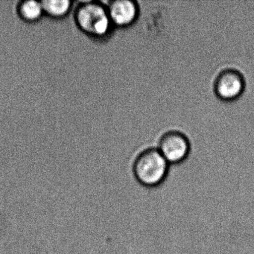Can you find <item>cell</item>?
Returning a JSON list of instances; mask_svg holds the SVG:
<instances>
[{
	"mask_svg": "<svg viewBox=\"0 0 254 254\" xmlns=\"http://www.w3.org/2000/svg\"><path fill=\"white\" fill-rule=\"evenodd\" d=\"M170 166L157 148H147L135 158L132 172L142 187L157 188L166 181Z\"/></svg>",
	"mask_w": 254,
	"mask_h": 254,
	"instance_id": "2",
	"label": "cell"
},
{
	"mask_svg": "<svg viewBox=\"0 0 254 254\" xmlns=\"http://www.w3.org/2000/svg\"><path fill=\"white\" fill-rule=\"evenodd\" d=\"M17 12L21 20L29 23L39 21L44 15L42 2L35 0L20 1L17 5Z\"/></svg>",
	"mask_w": 254,
	"mask_h": 254,
	"instance_id": "6",
	"label": "cell"
},
{
	"mask_svg": "<svg viewBox=\"0 0 254 254\" xmlns=\"http://www.w3.org/2000/svg\"><path fill=\"white\" fill-rule=\"evenodd\" d=\"M107 8L114 27H128L139 17V7L133 0H114L107 5Z\"/></svg>",
	"mask_w": 254,
	"mask_h": 254,
	"instance_id": "5",
	"label": "cell"
},
{
	"mask_svg": "<svg viewBox=\"0 0 254 254\" xmlns=\"http://www.w3.org/2000/svg\"><path fill=\"white\" fill-rule=\"evenodd\" d=\"M246 87V81L242 72L237 69H226L218 73L214 82V92L224 102H233L242 96Z\"/></svg>",
	"mask_w": 254,
	"mask_h": 254,
	"instance_id": "4",
	"label": "cell"
},
{
	"mask_svg": "<svg viewBox=\"0 0 254 254\" xmlns=\"http://www.w3.org/2000/svg\"><path fill=\"white\" fill-rule=\"evenodd\" d=\"M157 149L170 165L179 164L190 155L191 145L188 137L178 130H169L160 137Z\"/></svg>",
	"mask_w": 254,
	"mask_h": 254,
	"instance_id": "3",
	"label": "cell"
},
{
	"mask_svg": "<svg viewBox=\"0 0 254 254\" xmlns=\"http://www.w3.org/2000/svg\"><path fill=\"white\" fill-rule=\"evenodd\" d=\"M74 20L83 33L99 41L110 36L114 28L107 5L99 1L79 2L74 13Z\"/></svg>",
	"mask_w": 254,
	"mask_h": 254,
	"instance_id": "1",
	"label": "cell"
},
{
	"mask_svg": "<svg viewBox=\"0 0 254 254\" xmlns=\"http://www.w3.org/2000/svg\"><path fill=\"white\" fill-rule=\"evenodd\" d=\"M44 15L56 20L64 18L73 6V2L69 0H45L41 1Z\"/></svg>",
	"mask_w": 254,
	"mask_h": 254,
	"instance_id": "7",
	"label": "cell"
}]
</instances>
